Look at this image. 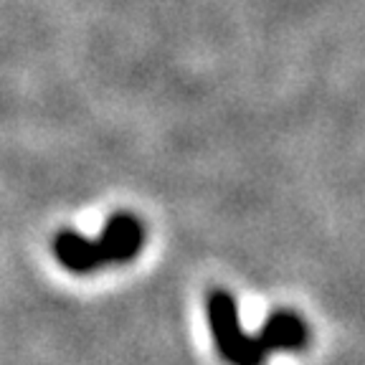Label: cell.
I'll use <instances>...</instances> for the list:
<instances>
[{
    "label": "cell",
    "mask_w": 365,
    "mask_h": 365,
    "mask_svg": "<svg viewBox=\"0 0 365 365\" xmlns=\"http://www.w3.org/2000/svg\"><path fill=\"white\" fill-rule=\"evenodd\" d=\"M145 246V226L132 213H114L97 239H86L71 228L53 236V257L63 269L89 274L112 262H130Z\"/></svg>",
    "instance_id": "1"
},
{
    "label": "cell",
    "mask_w": 365,
    "mask_h": 365,
    "mask_svg": "<svg viewBox=\"0 0 365 365\" xmlns=\"http://www.w3.org/2000/svg\"><path fill=\"white\" fill-rule=\"evenodd\" d=\"M208 322H211L216 350L231 365H264L269 355L259 345L257 335H246L239 322V307L228 292L216 289L208 294Z\"/></svg>",
    "instance_id": "2"
},
{
    "label": "cell",
    "mask_w": 365,
    "mask_h": 365,
    "mask_svg": "<svg viewBox=\"0 0 365 365\" xmlns=\"http://www.w3.org/2000/svg\"><path fill=\"white\" fill-rule=\"evenodd\" d=\"M257 340L267 355L282 353V350H302L309 340V330L299 314L274 312L259 330Z\"/></svg>",
    "instance_id": "3"
}]
</instances>
